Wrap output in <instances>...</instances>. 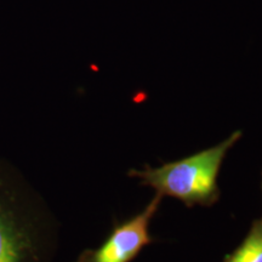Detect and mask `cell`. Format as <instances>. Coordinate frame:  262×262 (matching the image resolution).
Listing matches in <instances>:
<instances>
[{
  "instance_id": "6da1fadb",
  "label": "cell",
  "mask_w": 262,
  "mask_h": 262,
  "mask_svg": "<svg viewBox=\"0 0 262 262\" xmlns=\"http://www.w3.org/2000/svg\"><path fill=\"white\" fill-rule=\"evenodd\" d=\"M49 212L21 170L0 158V262H49Z\"/></svg>"
},
{
  "instance_id": "7a4b0ae2",
  "label": "cell",
  "mask_w": 262,
  "mask_h": 262,
  "mask_svg": "<svg viewBox=\"0 0 262 262\" xmlns=\"http://www.w3.org/2000/svg\"><path fill=\"white\" fill-rule=\"evenodd\" d=\"M239 139L241 131H235L211 148L158 168L131 170L130 176L157 194L179 199L187 206H210L220 196L217 179L222 163Z\"/></svg>"
},
{
  "instance_id": "3957f363",
  "label": "cell",
  "mask_w": 262,
  "mask_h": 262,
  "mask_svg": "<svg viewBox=\"0 0 262 262\" xmlns=\"http://www.w3.org/2000/svg\"><path fill=\"white\" fill-rule=\"evenodd\" d=\"M163 196L156 194L140 214L117 225L96 249H88L74 262H131L153 242L149 226L158 211Z\"/></svg>"
},
{
  "instance_id": "277c9868",
  "label": "cell",
  "mask_w": 262,
  "mask_h": 262,
  "mask_svg": "<svg viewBox=\"0 0 262 262\" xmlns=\"http://www.w3.org/2000/svg\"><path fill=\"white\" fill-rule=\"evenodd\" d=\"M222 262H262V221L253 226L243 243Z\"/></svg>"
}]
</instances>
